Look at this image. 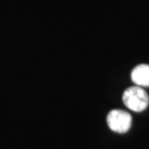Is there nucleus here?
I'll return each mask as SVG.
<instances>
[{"mask_svg":"<svg viewBox=\"0 0 149 149\" xmlns=\"http://www.w3.org/2000/svg\"><path fill=\"white\" fill-rule=\"evenodd\" d=\"M124 105L133 111H143L149 105V96L141 86H131L124 91L122 96Z\"/></svg>","mask_w":149,"mask_h":149,"instance_id":"nucleus-1","label":"nucleus"},{"mask_svg":"<svg viewBox=\"0 0 149 149\" xmlns=\"http://www.w3.org/2000/svg\"><path fill=\"white\" fill-rule=\"evenodd\" d=\"M107 122L111 131L123 134L128 132L132 126V116L122 109H112L108 114Z\"/></svg>","mask_w":149,"mask_h":149,"instance_id":"nucleus-2","label":"nucleus"},{"mask_svg":"<svg viewBox=\"0 0 149 149\" xmlns=\"http://www.w3.org/2000/svg\"><path fill=\"white\" fill-rule=\"evenodd\" d=\"M132 81L138 86H149V65L141 64L135 67L131 74Z\"/></svg>","mask_w":149,"mask_h":149,"instance_id":"nucleus-3","label":"nucleus"}]
</instances>
